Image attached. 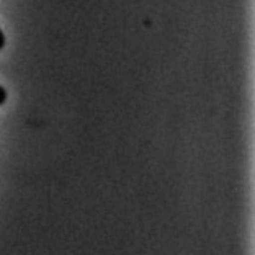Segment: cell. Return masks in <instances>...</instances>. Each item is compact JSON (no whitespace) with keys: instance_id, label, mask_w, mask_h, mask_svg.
<instances>
[{"instance_id":"1","label":"cell","mask_w":255,"mask_h":255,"mask_svg":"<svg viewBox=\"0 0 255 255\" xmlns=\"http://www.w3.org/2000/svg\"><path fill=\"white\" fill-rule=\"evenodd\" d=\"M5 100H7V90H5L2 85H0V105H3Z\"/></svg>"},{"instance_id":"2","label":"cell","mask_w":255,"mask_h":255,"mask_svg":"<svg viewBox=\"0 0 255 255\" xmlns=\"http://www.w3.org/2000/svg\"><path fill=\"white\" fill-rule=\"evenodd\" d=\"M3 46H5V34L2 30H0V51L3 49Z\"/></svg>"}]
</instances>
